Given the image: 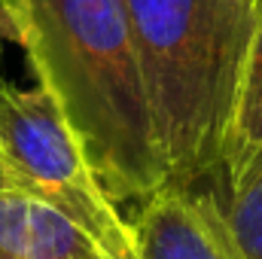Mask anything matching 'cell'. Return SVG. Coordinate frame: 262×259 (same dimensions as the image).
I'll use <instances>...</instances> for the list:
<instances>
[{
    "label": "cell",
    "instance_id": "7a4b0ae2",
    "mask_svg": "<svg viewBox=\"0 0 262 259\" xmlns=\"http://www.w3.org/2000/svg\"><path fill=\"white\" fill-rule=\"evenodd\" d=\"M168 186H192L223 162L256 0H125Z\"/></svg>",
    "mask_w": 262,
    "mask_h": 259
},
{
    "label": "cell",
    "instance_id": "5b68a950",
    "mask_svg": "<svg viewBox=\"0 0 262 259\" xmlns=\"http://www.w3.org/2000/svg\"><path fill=\"white\" fill-rule=\"evenodd\" d=\"M256 159H262V0H256V21L223 140L220 168L226 171V177H232Z\"/></svg>",
    "mask_w": 262,
    "mask_h": 259
},
{
    "label": "cell",
    "instance_id": "6da1fadb",
    "mask_svg": "<svg viewBox=\"0 0 262 259\" xmlns=\"http://www.w3.org/2000/svg\"><path fill=\"white\" fill-rule=\"evenodd\" d=\"M0 28L21 46L119 207H140L171 183L125 0H0Z\"/></svg>",
    "mask_w": 262,
    "mask_h": 259
},
{
    "label": "cell",
    "instance_id": "3957f363",
    "mask_svg": "<svg viewBox=\"0 0 262 259\" xmlns=\"http://www.w3.org/2000/svg\"><path fill=\"white\" fill-rule=\"evenodd\" d=\"M0 186L52 207L85 232L107 259H134L122 207L95 174L89 153L55 98L0 76Z\"/></svg>",
    "mask_w": 262,
    "mask_h": 259
},
{
    "label": "cell",
    "instance_id": "52a82bcc",
    "mask_svg": "<svg viewBox=\"0 0 262 259\" xmlns=\"http://www.w3.org/2000/svg\"><path fill=\"white\" fill-rule=\"evenodd\" d=\"M28 259H107L95 241L46 204L31 201Z\"/></svg>",
    "mask_w": 262,
    "mask_h": 259
},
{
    "label": "cell",
    "instance_id": "277c9868",
    "mask_svg": "<svg viewBox=\"0 0 262 259\" xmlns=\"http://www.w3.org/2000/svg\"><path fill=\"white\" fill-rule=\"evenodd\" d=\"M134 259H244L216 195L165 186L128 217Z\"/></svg>",
    "mask_w": 262,
    "mask_h": 259
},
{
    "label": "cell",
    "instance_id": "8992f818",
    "mask_svg": "<svg viewBox=\"0 0 262 259\" xmlns=\"http://www.w3.org/2000/svg\"><path fill=\"white\" fill-rule=\"evenodd\" d=\"M226 183H229V198L226 204L220 201L226 223L244 259H262V159L226 177Z\"/></svg>",
    "mask_w": 262,
    "mask_h": 259
}]
</instances>
